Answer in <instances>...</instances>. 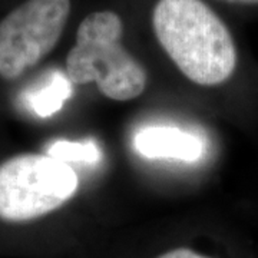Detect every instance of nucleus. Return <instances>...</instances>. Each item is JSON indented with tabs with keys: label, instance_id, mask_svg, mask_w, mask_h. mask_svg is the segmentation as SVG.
<instances>
[{
	"label": "nucleus",
	"instance_id": "7",
	"mask_svg": "<svg viewBox=\"0 0 258 258\" xmlns=\"http://www.w3.org/2000/svg\"><path fill=\"white\" fill-rule=\"evenodd\" d=\"M46 154L49 157L59 159L69 165L71 162L98 164L102 159L101 149L92 139H88L83 142L59 139L49 145Z\"/></svg>",
	"mask_w": 258,
	"mask_h": 258
},
{
	"label": "nucleus",
	"instance_id": "3",
	"mask_svg": "<svg viewBox=\"0 0 258 258\" xmlns=\"http://www.w3.org/2000/svg\"><path fill=\"white\" fill-rule=\"evenodd\" d=\"M79 188L69 164L47 154H19L0 164V220L26 222L56 211Z\"/></svg>",
	"mask_w": 258,
	"mask_h": 258
},
{
	"label": "nucleus",
	"instance_id": "8",
	"mask_svg": "<svg viewBox=\"0 0 258 258\" xmlns=\"http://www.w3.org/2000/svg\"><path fill=\"white\" fill-rule=\"evenodd\" d=\"M158 258H208L189 248H176L172 251H168L165 254L159 255Z\"/></svg>",
	"mask_w": 258,
	"mask_h": 258
},
{
	"label": "nucleus",
	"instance_id": "1",
	"mask_svg": "<svg viewBox=\"0 0 258 258\" xmlns=\"http://www.w3.org/2000/svg\"><path fill=\"white\" fill-rule=\"evenodd\" d=\"M151 23L158 43L191 82L217 86L235 72L234 39L204 0H157Z\"/></svg>",
	"mask_w": 258,
	"mask_h": 258
},
{
	"label": "nucleus",
	"instance_id": "2",
	"mask_svg": "<svg viewBox=\"0 0 258 258\" xmlns=\"http://www.w3.org/2000/svg\"><path fill=\"white\" fill-rule=\"evenodd\" d=\"M123 20L116 12L98 10L83 19L66 56V75L74 85L96 83L108 99L132 101L147 89L148 75L122 43Z\"/></svg>",
	"mask_w": 258,
	"mask_h": 258
},
{
	"label": "nucleus",
	"instance_id": "6",
	"mask_svg": "<svg viewBox=\"0 0 258 258\" xmlns=\"http://www.w3.org/2000/svg\"><path fill=\"white\" fill-rule=\"evenodd\" d=\"M72 85L68 75L53 72L47 76L46 83L26 95V105L39 118H49L63 108V103L72 96Z\"/></svg>",
	"mask_w": 258,
	"mask_h": 258
},
{
	"label": "nucleus",
	"instance_id": "4",
	"mask_svg": "<svg viewBox=\"0 0 258 258\" xmlns=\"http://www.w3.org/2000/svg\"><path fill=\"white\" fill-rule=\"evenodd\" d=\"M71 0H26L0 22V78L15 81L46 57L63 35Z\"/></svg>",
	"mask_w": 258,
	"mask_h": 258
},
{
	"label": "nucleus",
	"instance_id": "5",
	"mask_svg": "<svg viewBox=\"0 0 258 258\" xmlns=\"http://www.w3.org/2000/svg\"><path fill=\"white\" fill-rule=\"evenodd\" d=\"M139 155L149 159H176L195 162L204 155L201 138L176 126L149 125L139 129L134 138Z\"/></svg>",
	"mask_w": 258,
	"mask_h": 258
},
{
	"label": "nucleus",
	"instance_id": "9",
	"mask_svg": "<svg viewBox=\"0 0 258 258\" xmlns=\"http://www.w3.org/2000/svg\"><path fill=\"white\" fill-rule=\"evenodd\" d=\"M227 3H234V5H258V0H224Z\"/></svg>",
	"mask_w": 258,
	"mask_h": 258
}]
</instances>
